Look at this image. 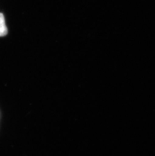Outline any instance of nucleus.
Here are the masks:
<instances>
[{
  "label": "nucleus",
  "instance_id": "obj_1",
  "mask_svg": "<svg viewBox=\"0 0 155 156\" xmlns=\"http://www.w3.org/2000/svg\"><path fill=\"white\" fill-rule=\"evenodd\" d=\"M7 33V27L5 24L4 16L3 14L0 13V37L5 36Z\"/></svg>",
  "mask_w": 155,
  "mask_h": 156
}]
</instances>
